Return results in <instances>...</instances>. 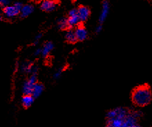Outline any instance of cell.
<instances>
[{
	"label": "cell",
	"instance_id": "6da1fadb",
	"mask_svg": "<svg viewBox=\"0 0 152 127\" xmlns=\"http://www.w3.org/2000/svg\"><path fill=\"white\" fill-rule=\"evenodd\" d=\"M151 99V92L149 87L139 86L132 93V101L138 106H144L148 104Z\"/></svg>",
	"mask_w": 152,
	"mask_h": 127
},
{
	"label": "cell",
	"instance_id": "7a4b0ae2",
	"mask_svg": "<svg viewBox=\"0 0 152 127\" xmlns=\"http://www.w3.org/2000/svg\"><path fill=\"white\" fill-rule=\"evenodd\" d=\"M37 83V74H32L23 85L22 91L24 95H32L34 86Z\"/></svg>",
	"mask_w": 152,
	"mask_h": 127
},
{
	"label": "cell",
	"instance_id": "3957f363",
	"mask_svg": "<svg viewBox=\"0 0 152 127\" xmlns=\"http://www.w3.org/2000/svg\"><path fill=\"white\" fill-rule=\"evenodd\" d=\"M67 20H68L69 28L78 26L81 21L78 16L77 9H75V8L71 9L69 13V18H67Z\"/></svg>",
	"mask_w": 152,
	"mask_h": 127
},
{
	"label": "cell",
	"instance_id": "277c9868",
	"mask_svg": "<svg viewBox=\"0 0 152 127\" xmlns=\"http://www.w3.org/2000/svg\"><path fill=\"white\" fill-rule=\"evenodd\" d=\"M3 14L6 18H13L20 14V10H18L14 6V4L12 6L8 5L6 7H4Z\"/></svg>",
	"mask_w": 152,
	"mask_h": 127
},
{
	"label": "cell",
	"instance_id": "5b68a950",
	"mask_svg": "<svg viewBox=\"0 0 152 127\" xmlns=\"http://www.w3.org/2000/svg\"><path fill=\"white\" fill-rule=\"evenodd\" d=\"M127 115L126 111L122 108H118L113 110H111L107 114L108 119H113L115 117H125Z\"/></svg>",
	"mask_w": 152,
	"mask_h": 127
},
{
	"label": "cell",
	"instance_id": "8992f818",
	"mask_svg": "<svg viewBox=\"0 0 152 127\" xmlns=\"http://www.w3.org/2000/svg\"><path fill=\"white\" fill-rule=\"evenodd\" d=\"M57 4L53 0H44L40 4V8L45 12H51L56 9Z\"/></svg>",
	"mask_w": 152,
	"mask_h": 127
},
{
	"label": "cell",
	"instance_id": "52a82bcc",
	"mask_svg": "<svg viewBox=\"0 0 152 127\" xmlns=\"http://www.w3.org/2000/svg\"><path fill=\"white\" fill-rule=\"evenodd\" d=\"M21 70L26 74H37V67L30 62L24 63L20 67Z\"/></svg>",
	"mask_w": 152,
	"mask_h": 127
},
{
	"label": "cell",
	"instance_id": "ba28073f",
	"mask_svg": "<svg viewBox=\"0 0 152 127\" xmlns=\"http://www.w3.org/2000/svg\"><path fill=\"white\" fill-rule=\"evenodd\" d=\"M75 33L77 40L79 41H83L88 37V32L85 27L82 26H77L75 29Z\"/></svg>",
	"mask_w": 152,
	"mask_h": 127
},
{
	"label": "cell",
	"instance_id": "9c48e42d",
	"mask_svg": "<svg viewBox=\"0 0 152 127\" xmlns=\"http://www.w3.org/2000/svg\"><path fill=\"white\" fill-rule=\"evenodd\" d=\"M77 14L81 22H85L90 16V10L86 6H81L77 8Z\"/></svg>",
	"mask_w": 152,
	"mask_h": 127
},
{
	"label": "cell",
	"instance_id": "30bf717a",
	"mask_svg": "<svg viewBox=\"0 0 152 127\" xmlns=\"http://www.w3.org/2000/svg\"><path fill=\"white\" fill-rule=\"evenodd\" d=\"M109 13V4L107 1H104L102 4V10H101V13L99 16V22L100 24H102L106 20V19L108 16Z\"/></svg>",
	"mask_w": 152,
	"mask_h": 127
},
{
	"label": "cell",
	"instance_id": "8fae6325",
	"mask_svg": "<svg viewBox=\"0 0 152 127\" xmlns=\"http://www.w3.org/2000/svg\"><path fill=\"white\" fill-rule=\"evenodd\" d=\"M125 117H115L113 119H109L107 127H125L124 125Z\"/></svg>",
	"mask_w": 152,
	"mask_h": 127
},
{
	"label": "cell",
	"instance_id": "7c38bea8",
	"mask_svg": "<svg viewBox=\"0 0 152 127\" xmlns=\"http://www.w3.org/2000/svg\"><path fill=\"white\" fill-rule=\"evenodd\" d=\"M34 6L32 4H26L23 6L20 11V16L22 18H26L28 17L30 15L33 13V12L34 11Z\"/></svg>",
	"mask_w": 152,
	"mask_h": 127
},
{
	"label": "cell",
	"instance_id": "4fadbf2b",
	"mask_svg": "<svg viewBox=\"0 0 152 127\" xmlns=\"http://www.w3.org/2000/svg\"><path fill=\"white\" fill-rule=\"evenodd\" d=\"M54 45L51 42H46L42 47V55L44 57L47 56L50 52L53 49Z\"/></svg>",
	"mask_w": 152,
	"mask_h": 127
},
{
	"label": "cell",
	"instance_id": "5bb4252c",
	"mask_svg": "<svg viewBox=\"0 0 152 127\" xmlns=\"http://www.w3.org/2000/svg\"><path fill=\"white\" fill-rule=\"evenodd\" d=\"M34 101V97L32 95H24L22 99V105L25 108L30 107Z\"/></svg>",
	"mask_w": 152,
	"mask_h": 127
},
{
	"label": "cell",
	"instance_id": "9a60e30c",
	"mask_svg": "<svg viewBox=\"0 0 152 127\" xmlns=\"http://www.w3.org/2000/svg\"><path fill=\"white\" fill-rule=\"evenodd\" d=\"M64 38L66 39V41L69 42V43H75L77 41V38H76L75 31L71 30V29L66 31V32L64 35Z\"/></svg>",
	"mask_w": 152,
	"mask_h": 127
},
{
	"label": "cell",
	"instance_id": "2e32d148",
	"mask_svg": "<svg viewBox=\"0 0 152 127\" xmlns=\"http://www.w3.org/2000/svg\"><path fill=\"white\" fill-rule=\"evenodd\" d=\"M43 91H44L43 85L41 83H37L34 86V88H33L32 95L34 97V98H37V97H39L40 95L42 94Z\"/></svg>",
	"mask_w": 152,
	"mask_h": 127
},
{
	"label": "cell",
	"instance_id": "e0dca14e",
	"mask_svg": "<svg viewBox=\"0 0 152 127\" xmlns=\"http://www.w3.org/2000/svg\"><path fill=\"white\" fill-rule=\"evenodd\" d=\"M58 27L59 29H66L67 28H69V23H68V20L67 18H61L58 20Z\"/></svg>",
	"mask_w": 152,
	"mask_h": 127
},
{
	"label": "cell",
	"instance_id": "ac0fdd59",
	"mask_svg": "<svg viewBox=\"0 0 152 127\" xmlns=\"http://www.w3.org/2000/svg\"><path fill=\"white\" fill-rule=\"evenodd\" d=\"M62 70L61 69H58V71H56V72H55L54 75H53V77L55 79H60V78L61 77V76H62Z\"/></svg>",
	"mask_w": 152,
	"mask_h": 127
},
{
	"label": "cell",
	"instance_id": "d6986e66",
	"mask_svg": "<svg viewBox=\"0 0 152 127\" xmlns=\"http://www.w3.org/2000/svg\"><path fill=\"white\" fill-rule=\"evenodd\" d=\"M42 38V35L41 34H37L36 36L34 38V44L35 45H36L39 42V41L41 40Z\"/></svg>",
	"mask_w": 152,
	"mask_h": 127
},
{
	"label": "cell",
	"instance_id": "ffe728a7",
	"mask_svg": "<svg viewBox=\"0 0 152 127\" xmlns=\"http://www.w3.org/2000/svg\"><path fill=\"white\" fill-rule=\"evenodd\" d=\"M10 0H0V4L3 7H6V6H8L9 4Z\"/></svg>",
	"mask_w": 152,
	"mask_h": 127
},
{
	"label": "cell",
	"instance_id": "44dd1931",
	"mask_svg": "<svg viewBox=\"0 0 152 127\" xmlns=\"http://www.w3.org/2000/svg\"><path fill=\"white\" fill-rule=\"evenodd\" d=\"M14 6H15V7L18 8V10H20L21 11V10H22V8H23V4L21 3V2H15V3L14 4Z\"/></svg>",
	"mask_w": 152,
	"mask_h": 127
},
{
	"label": "cell",
	"instance_id": "7402d4cb",
	"mask_svg": "<svg viewBox=\"0 0 152 127\" xmlns=\"http://www.w3.org/2000/svg\"><path fill=\"white\" fill-rule=\"evenodd\" d=\"M35 56H39V55H42V48H37L35 49L34 52Z\"/></svg>",
	"mask_w": 152,
	"mask_h": 127
},
{
	"label": "cell",
	"instance_id": "603a6c76",
	"mask_svg": "<svg viewBox=\"0 0 152 127\" xmlns=\"http://www.w3.org/2000/svg\"><path fill=\"white\" fill-rule=\"evenodd\" d=\"M102 24H100L98 26L96 27V31L97 33H100L101 31H102Z\"/></svg>",
	"mask_w": 152,
	"mask_h": 127
},
{
	"label": "cell",
	"instance_id": "cb8c5ba5",
	"mask_svg": "<svg viewBox=\"0 0 152 127\" xmlns=\"http://www.w3.org/2000/svg\"><path fill=\"white\" fill-rule=\"evenodd\" d=\"M131 127H140V126H138V125H136V124H134V125H133V126H132Z\"/></svg>",
	"mask_w": 152,
	"mask_h": 127
}]
</instances>
